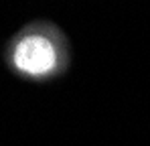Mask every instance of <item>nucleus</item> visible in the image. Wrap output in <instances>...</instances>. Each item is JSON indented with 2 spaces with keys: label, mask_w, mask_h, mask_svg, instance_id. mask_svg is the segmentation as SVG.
I'll return each instance as SVG.
<instances>
[{
  "label": "nucleus",
  "mask_w": 150,
  "mask_h": 146,
  "mask_svg": "<svg viewBox=\"0 0 150 146\" xmlns=\"http://www.w3.org/2000/svg\"><path fill=\"white\" fill-rule=\"evenodd\" d=\"M4 63L14 77L26 83H49L67 73L71 47L55 23L33 21L8 39Z\"/></svg>",
  "instance_id": "1"
}]
</instances>
